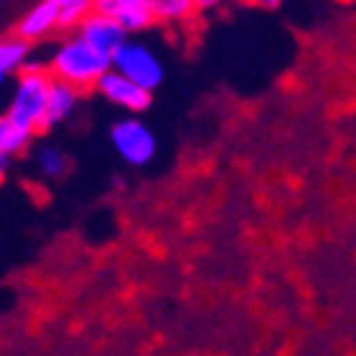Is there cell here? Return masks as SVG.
<instances>
[{
    "label": "cell",
    "mask_w": 356,
    "mask_h": 356,
    "mask_svg": "<svg viewBox=\"0 0 356 356\" xmlns=\"http://www.w3.org/2000/svg\"><path fill=\"white\" fill-rule=\"evenodd\" d=\"M49 72L56 79L74 84L84 92V89H95L99 76L112 69V54L99 51L97 46L84 41L79 33L69 38H61L59 44L54 46L51 59H49Z\"/></svg>",
    "instance_id": "cell-1"
},
{
    "label": "cell",
    "mask_w": 356,
    "mask_h": 356,
    "mask_svg": "<svg viewBox=\"0 0 356 356\" xmlns=\"http://www.w3.org/2000/svg\"><path fill=\"white\" fill-rule=\"evenodd\" d=\"M51 72L44 64L26 61V67L18 72L13 97L8 104V115L18 120L31 130L46 127V102H49V87H51Z\"/></svg>",
    "instance_id": "cell-2"
},
{
    "label": "cell",
    "mask_w": 356,
    "mask_h": 356,
    "mask_svg": "<svg viewBox=\"0 0 356 356\" xmlns=\"http://www.w3.org/2000/svg\"><path fill=\"white\" fill-rule=\"evenodd\" d=\"M112 69L122 72L125 76L135 79V82L143 84L150 92L156 87H161V82H163L165 76L163 64L156 56V51L148 44L135 41V38H127L125 44L112 54Z\"/></svg>",
    "instance_id": "cell-3"
},
{
    "label": "cell",
    "mask_w": 356,
    "mask_h": 356,
    "mask_svg": "<svg viewBox=\"0 0 356 356\" xmlns=\"http://www.w3.org/2000/svg\"><path fill=\"white\" fill-rule=\"evenodd\" d=\"M110 140L112 148L118 150V156L130 165L150 163L158 153L156 135L140 118L118 120L110 130Z\"/></svg>",
    "instance_id": "cell-4"
},
{
    "label": "cell",
    "mask_w": 356,
    "mask_h": 356,
    "mask_svg": "<svg viewBox=\"0 0 356 356\" xmlns=\"http://www.w3.org/2000/svg\"><path fill=\"white\" fill-rule=\"evenodd\" d=\"M97 92L112 102L120 110L130 112V115H138V112H145L150 107V99H153V92L145 89L143 84H138L135 79L125 76L118 69H107L99 82H97Z\"/></svg>",
    "instance_id": "cell-5"
},
{
    "label": "cell",
    "mask_w": 356,
    "mask_h": 356,
    "mask_svg": "<svg viewBox=\"0 0 356 356\" xmlns=\"http://www.w3.org/2000/svg\"><path fill=\"white\" fill-rule=\"evenodd\" d=\"M76 33L104 54H115L120 46L130 38V31H127L122 23L115 21L112 15L102 13V10H95V8H92L87 18L76 26Z\"/></svg>",
    "instance_id": "cell-6"
},
{
    "label": "cell",
    "mask_w": 356,
    "mask_h": 356,
    "mask_svg": "<svg viewBox=\"0 0 356 356\" xmlns=\"http://www.w3.org/2000/svg\"><path fill=\"white\" fill-rule=\"evenodd\" d=\"M92 8L112 15L130 33H140V31L150 29L156 23V15H153V10L148 8L145 0H95Z\"/></svg>",
    "instance_id": "cell-7"
},
{
    "label": "cell",
    "mask_w": 356,
    "mask_h": 356,
    "mask_svg": "<svg viewBox=\"0 0 356 356\" xmlns=\"http://www.w3.org/2000/svg\"><path fill=\"white\" fill-rule=\"evenodd\" d=\"M54 29H59V3L44 0L23 15V21L18 23V36H23L26 41H38Z\"/></svg>",
    "instance_id": "cell-8"
},
{
    "label": "cell",
    "mask_w": 356,
    "mask_h": 356,
    "mask_svg": "<svg viewBox=\"0 0 356 356\" xmlns=\"http://www.w3.org/2000/svg\"><path fill=\"white\" fill-rule=\"evenodd\" d=\"M79 95L82 89L74 87V84L64 82V79H51V87H49V102H46V127L59 125L64 120L76 110L79 104Z\"/></svg>",
    "instance_id": "cell-9"
},
{
    "label": "cell",
    "mask_w": 356,
    "mask_h": 356,
    "mask_svg": "<svg viewBox=\"0 0 356 356\" xmlns=\"http://www.w3.org/2000/svg\"><path fill=\"white\" fill-rule=\"evenodd\" d=\"M31 59V41L15 33L13 38H3L0 41V87L13 72H21L26 61Z\"/></svg>",
    "instance_id": "cell-10"
},
{
    "label": "cell",
    "mask_w": 356,
    "mask_h": 356,
    "mask_svg": "<svg viewBox=\"0 0 356 356\" xmlns=\"http://www.w3.org/2000/svg\"><path fill=\"white\" fill-rule=\"evenodd\" d=\"M33 135H36V130L21 125V122L10 118L8 112L0 118V150H3L8 158L18 156V153H23V150L29 148L31 140H33Z\"/></svg>",
    "instance_id": "cell-11"
},
{
    "label": "cell",
    "mask_w": 356,
    "mask_h": 356,
    "mask_svg": "<svg viewBox=\"0 0 356 356\" xmlns=\"http://www.w3.org/2000/svg\"><path fill=\"white\" fill-rule=\"evenodd\" d=\"M145 3L153 10L156 21H163V23L186 21L196 10V0H145Z\"/></svg>",
    "instance_id": "cell-12"
},
{
    "label": "cell",
    "mask_w": 356,
    "mask_h": 356,
    "mask_svg": "<svg viewBox=\"0 0 356 356\" xmlns=\"http://www.w3.org/2000/svg\"><path fill=\"white\" fill-rule=\"evenodd\" d=\"M67 165H69L67 156H64L59 148H54V145H44V148H38L36 168L44 178H59L61 173L67 171Z\"/></svg>",
    "instance_id": "cell-13"
},
{
    "label": "cell",
    "mask_w": 356,
    "mask_h": 356,
    "mask_svg": "<svg viewBox=\"0 0 356 356\" xmlns=\"http://www.w3.org/2000/svg\"><path fill=\"white\" fill-rule=\"evenodd\" d=\"M92 10V3H69L59 6V29H74L84 21Z\"/></svg>",
    "instance_id": "cell-14"
},
{
    "label": "cell",
    "mask_w": 356,
    "mask_h": 356,
    "mask_svg": "<svg viewBox=\"0 0 356 356\" xmlns=\"http://www.w3.org/2000/svg\"><path fill=\"white\" fill-rule=\"evenodd\" d=\"M222 0H196V10H209V8L219 6Z\"/></svg>",
    "instance_id": "cell-15"
},
{
    "label": "cell",
    "mask_w": 356,
    "mask_h": 356,
    "mask_svg": "<svg viewBox=\"0 0 356 356\" xmlns=\"http://www.w3.org/2000/svg\"><path fill=\"white\" fill-rule=\"evenodd\" d=\"M257 6H262V8H270V10H275V8H280L282 6V0H254Z\"/></svg>",
    "instance_id": "cell-16"
},
{
    "label": "cell",
    "mask_w": 356,
    "mask_h": 356,
    "mask_svg": "<svg viewBox=\"0 0 356 356\" xmlns=\"http://www.w3.org/2000/svg\"><path fill=\"white\" fill-rule=\"evenodd\" d=\"M8 161H10V158L6 156V153H3V150H0V178L6 176V168H8Z\"/></svg>",
    "instance_id": "cell-17"
},
{
    "label": "cell",
    "mask_w": 356,
    "mask_h": 356,
    "mask_svg": "<svg viewBox=\"0 0 356 356\" xmlns=\"http://www.w3.org/2000/svg\"><path fill=\"white\" fill-rule=\"evenodd\" d=\"M59 6H69V3H95V0H56Z\"/></svg>",
    "instance_id": "cell-18"
}]
</instances>
